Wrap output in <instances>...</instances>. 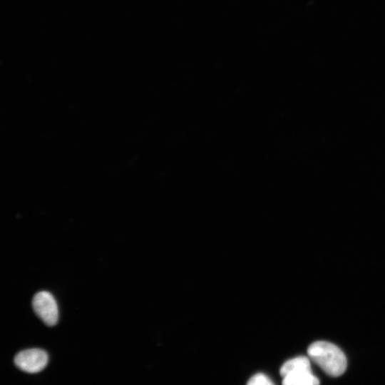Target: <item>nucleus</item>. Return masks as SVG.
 <instances>
[{
  "mask_svg": "<svg viewBox=\"0 0 385 385\" xmlns=\"http://www.w3.org/2000/svg\"><path fill=\"white\" fill-rule=\"evenodd\" d=\"M307 354L319 367L332 376L342 375L346 369V358L335 344L326 341H317L309 345Z\"/></svg>",
  "mask_w": 385,
  "mask_h": 385,
  "instance_id": "obj_1",
  "label": "nucleus"
},
{
  "mask_svg": "<svg viewBox=\"0 0 385 385\" xmlns=\"http://www.w3.org/2000/svg\"><path fill=\"white\" fill-rule=\"evenodd\" d=\"M48 361V354L43 349L32 348L19 352L14 357V364L19 369L34 374L42 371Z\"/></svg>",
  "mask_w": 385,
  "mask_h": 385,
  "instance_id": "obj_3",
  "label": "nucleus"
},
{
  "mask_svg": "<svg viewBox=\"0 0 385 385\" xmlns=\"http://www.w3.org/2000/svg\"><path fill=\"white\" fill-rule=\"evenodd\" d=\"M247 385H275L265 374L258 373L253 375L247 381Z\"/></svg>",
  "mask_w": 385,
  "mask_h": 385,
  "instance_id": "obj_5",
  "label": "nucleus"
},
{
  "mask_svg": "<svg viewBox=\"0 0 385 385\" xmlns=\"http://www.w3.org/2000/svg\"><path fill=\"white\" fill-rule=\"evenodd\" d=\"M282 385H319L312 371L309 358L299 356L285 361L280 368Z\"/></svg>",
  "mask_w": 385,
  "mask_h": 385,
  "instance_id": "obj_2",
  "label": "nucleus"
},
{
  "mask_svg": "<svg viewBox=\"0 0 385 385\" xmlns=\"http://www.w3.org/2000/svg\"><path fill=\"white\" fill-rule=\"evenodd\" d=\"M32 305L34 312L48 326H53L58 318V309L56 299L46 291L36 294L33 298Z\"/></svg>",
  "mask_w": 385,
  "mask_h": 385,
  "instance_id": "obj_4",
  "label": "nucleus"
}]
</instances>
